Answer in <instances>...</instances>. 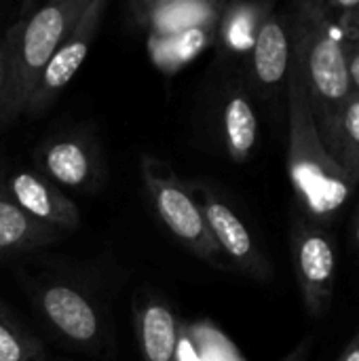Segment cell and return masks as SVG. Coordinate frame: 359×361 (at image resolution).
<instances>
[{"label": "cell", "instance_id": "1", "mask_svg": "<svg viewBox=\"0 0 359 361\" xmlns=\"http://www.w3.org/2000/svg\"><path fill=\"white\" fill-rule=\"evenodd\" d=\"M288 106V178L298 214L320 226L332 228L358 186L322 142L303 70L292 51L286 82Z\"/></svg>", "mask_w": 359, "mask_h": 361}, {"label": "cell", "instance_id": "2", "mask_svg": "<svg viewBox=\"0 0 359 361\" xmlns=\"http://www.w3.org/2000/svg\"><path fill=\"white\" fill-rule=\"evenodd\" d=\"M292 11L294 53L303 70L322 142L330 152L339 112L353 91L345 57L349 36L332 15L326 0L296 2L292 4Z\"/></svg>", "mask_w": 359, "mask_h": 361}, {"label": "cell", "instance_id": "3", "mask_svg": "<svg viewBox=\"0 0 359 361\" xmlns=\"http://www.w3.org/2000/svg\"><path fill=\"white\" fill-rule=\"evenodd\" d=\"M87 6L89 0H55L38 6L30 17L19 19V34L13 44L6 87L0 102L2 118H13L25 110L42 70L63 38L74 30Z\"/></svg>", "mask_w": 359, "mask_h": 361}, {"label": "cell", "instance_id": "4", "mask_svg": "<svg viewBox=\"0 0 359 361\" xmlns=\"http://www.w3.org/2000/svg\"><path fill=\"white\" fill-rule=\"evenodd\" d=\"M140 171L146 195L165 228L193 256L214 267H222V254L207 228L201 203L190 195L176 171L150 154H142Z\"/></svg>", "mask_w": 359, "mask_h": 361}, {"label": "cell", "instance_id": "5", "mask_svg": "<svg viewBox=\"0 0 359 361\" xmlns=\"http://www.w3.org/2000/svg\"><path fill=\"white\" fill-rule=\"evenodd\" d=\"M290 252L300 300L307 313L320 319L330 311L336 286V243L330 228L296 214L290 226Z\"/></svg>", "mask_w": 359, "mask_h": 361}, {"label": "cell", "instance_id": "6", "mask_svg": "<svg viewBox=\"0 0 359 361\" xmlns=\"http://www.w3.org/2000/svg\"><path fill=\"white\" fill-rule=\"evenodd\" d=\"M106 6H108L106 0H89V6L80 15L78 23L63 38V42L57 47L51 61L42 70L28 99V106L23 110L28 116H38L40 112H44L59 97V93L70 85V80L76 76V72L89 57V51L99 32Z\"/></svg>", "mask_w": 359, "mask_h": 361}, {"label": "cell", "instance_id": "7", "mask_svg": "<svg viewBox=\"0 0 359 361\" xmlns=\"http://www.w3.org/2000/svg\"><path fill=\"white\" fill-rule=\"evenodd\" d=\"M201 209L207 222V228L220 250L243 275L256 281L273 279V264L267 254L258 247L254 235L237 216V212L207 184H199Z\"/></svg>", "mask_w": 359, "mask_h": 361}, {"label": "cell", "instance_id": "8", "mask_svg": "<svg viewBox=\"0 0 359 361\" xmlns=\"http://www.w3.org/2000/svg\"><path fill=\"white\" fill-rule=\"evenodd\" d=\"M294 51V11H273L262 21L248 55L250 80L264 99H277L286 91Z\"/></svg>", "mask_w": 359, "mask_h": 361}, {"label": "cell", "instance_id": "9", "mask_svg": "<svg viewBox=\"0 0 359 361\" xmlns=\"http://www.w3.org/2000/svg\"><path fill=\"white\" fill-rule=\"evenodd\" d=\"M25 216L61 233L74 231L80 224V212L61 188L47 180L40 171L17 169L6 176L0 188Z\"/></svg>", "mask_w": 359, "mask_h": 361}, {"label": "cell", "instance_id": "10", "mask_svg": "<svg viewBox=\"0 0 359 361\" xmlns=\"http://www.w3.org/2000/svg\"><path fill=\"white\" fill-rule=\"evenodd\" d=\"M38 307L47 322L70 343L95 347L102 336V317L95 305L74 286L51 281L38 290Z\"/></svg>", "mask_w": 359, "mask_h": 361}, {"label": "cell", "instance_id": "11", "mask_svg": "<svg viewBox=\"0 0 359 361\" xmlns=\"http://www.w3.org/2000/svg\"><path fill=\"white\" fill-rule=\"evenodd\" d=\"M38 169L57 188L89 190L99 180L97 152L85 135H63L44 142L34 154Z\"/></svg>", "mask_w": 359, "mask_h": 361}, {"label": "cell", "instance_id": "12", "mask_svg": "<svg viewBox=\"0 0 359 361\" xmlns=\"http://www.w3.org/2000/svg\"><path fill=\"white\" fill-rule=\"evenodd\" d=\"M224 2L220 0H142L131 2L133 21L146 34H174L201 25H218Z\"/></svg>", "mask_w": 359, "mask_h": 361}, {"label": "cell", "instance_id": "13", "mask_svg": "<svg viewBox=\"0 0 359 361\" xmlns=\"http://www.w3.org/2000/svg\"><path fill=\"white\" fill-rule=\"evenodd\" d=\"M260 123L252 95L239 82L231 85L224 93L220 108V137L226 157L233 163H245L258 144Z\"/></svg>", "mask_w": 359, "mask_h": 361}, {"label": "cell", "instance_id": "14", "mask_svg": "<svg viewBox=\"0 0 359 361\" xmlns=\"http://www.w3.org/2000/svg\"><path fill=\"white\" fill-rule=\"evenodd\" d=\"M133 322L138 347L144 361H178L180 326L174 311L157 300L148 298L133 305Z\"/></svg>", "mask_w": 359, "mask_h": 361}, {"label": "cell", "instance_id": "15", "mask_svg": "<svg viewBox=\"0 0 359 361\" xmlns=\"http://www.w3.org/2000/svg\"><path fill=\"white\" fill-rule=\"evenodd\" d=\"M277 8L275 2H224L214 47L224 57L250 55L262 21Z\"/></svg>", "mask_w": 359, "mask_h": 361}, {"label": "cell", "instance_id": "16", "mask_svg": "<svg viewBox=\"0 0 359 361\" xmlns=\"http://www.w3.org/2000/svg\"><path fill=\"white\" fill-rule=\"evenodd\" d=\"M59 233L25 216L0 190V262L21 258L57 241Z\"/></svg>", "mask_w": 359, "mask_h": 361}, {"label": "cell", "instance_id": "17", "mask_svg": "<svg viewBox=\"0 0 359 361\" xmlns=\"http://www.w3.org/2000/svg\"><path fill=\"white\" fill-rule=\"evenodd\" d=\"M218 25H201L174 34H150L146 38V49L152 66L163 74H176L199 57L205 49L214 47Z\"/></svg>", "mask_w": 359, "mask_h": 361}, {"label": "cell", "instance_id": "18", "mask_svg": "<svg viewBox=\"0 0 359 361\" xmlns=\"http://www.w3.org/2000/svg\"><path fill=\"white\" fill-rule=\"evenodd\" d=\"M330 154L349 180L359 186V93L355 91H351L339 112Z\"/></svg>", "mask_w": 359, "mask_h": 361}, {"label": "cell", "instance_id": "19", "mask_svg": "<svg viewBox=\"0 0 359 361\" xmlns=\"http://www.w3.org/2000/svg\"><path fill=\"white\" fill-rule=\"evenodd\" d=\"M0 361H42L40 343L0 305Z\"/></svg>", "mask_w": 359, "mask_h": 361}, {"label": "cell", "instance_id": "20", "mask_svg": "<svg viewBox=\"0 0 359 361\" xmlns=\"http://www.w3.org/2000/svg\"><path fill=\"white\" fill-rule=\"evenodd\" d=\"M17 34H19V19L0 38V102H2V95H4L6 74H8V63H11V53H13V44L17 40Z\"/></svg>", "mask_w": 359, "mask_h": 361}, {"label": "cell", "instance_id": "21", "mask_svg": "<svg viewBox=\"0 0 359 361\" xmlns=\"http://www.w3.org/2000/svg\"><path fill=\"white\" fill-rule=\"evenodd\" d=\"M345 57H347V70L353 91L359 93V36L347 38L345 44Z\"/></svg>", "mask_w": 359, "mask_h": 361}, {"label": "cell", "instance_id": "22", "mask_svg": "<svg viewBox=\"0 0 359 361\" xmlns=\"http://www.w3.org/2000/svg\"><path fill=\"white\" fill-rule=\"evenodd\" d=\"M313 345H315V338L313 336H305L288 355H284L279 361H309L311 351H313Z\"/></svg>", "mask_w": 359, "mask_h": 361}, {"label": "cell", "instance_id": "23", "mask_svg": "<svg viewBox=\"0 0 359 361\" xmlns=\"http://www.w3.org/2000/svg\"><path fill=\"white\" fill-rule=\"evenodd\" d=\"M336 361H359V330L353 334V338L347 343L343 353L339 355Z\"/></svg>", "mask_w": 359, "mask_h": 361}, {"label": "cell", "instance_id": "24", "mask_svg": "<svg viewBox=\"0 0 359 361\" xmlns=\"http://www.w3.org/2000/svg\"><path fill=\"white\" fill-rule=\"evenodd\" d=\"M353 241H355V245L359 247V212L358 216H355V224H353Z\"/></svg>", "mask_w": 359, "mask_h": 361}]
</instances>
